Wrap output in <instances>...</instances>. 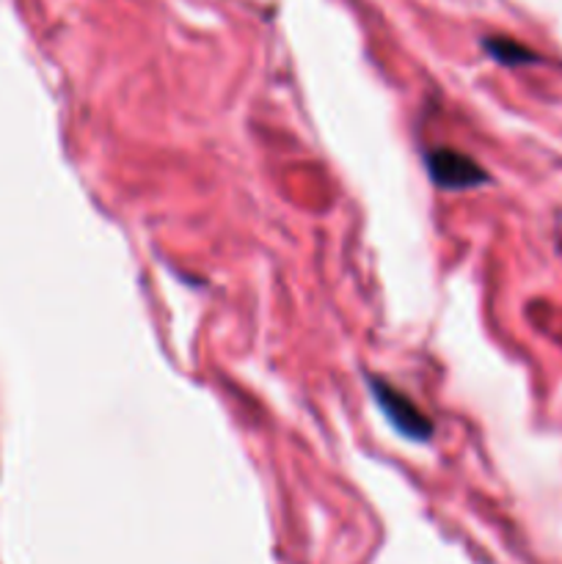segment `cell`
<instances>
[{"instance_id": "obj_1", "label": "cell", "mask_w": 562, "mask_h": 564, "mask_svg": "<svg viewBox=\"0 0 562 564\" xmlns=\"http://www.w3.org/2000/svg\"><path fill=\"white\" fill-rule=\"evenodd\" d=\"M369 389H372L375 402H378L380 411L386 413L391 424L400 430L406 438L411 441H428L433 435V422L422 413V408L413 400H408L397 386H391L389 380L378 378V375H369L367 378Z\"/></svg>"}, {"instance_id": "obj_2", "label": "cell", "mask_w": 562, "mask_h": 564, "mask_svg": "<svg viewBox=\"0 0 562 564\" xmlns=\"http://www.w3.org/2000/svg\"><path fill=\"white\" fill-rule=\"evenodd\" d=\"M424 163H428L430 180L444 187V191H466V187H477L488 182L483 165L468 158V154L457 152V149H430Z\"/></svg>"}, {"instance_id": "obj_3", "label": "cell", "mask_w": 562, "mask_h": 564, "mask_svg": "<svg viewBox=\"0 0 562 564\" xmlns=\"http://www.w3.org/2000/svg\"><path fill=\"white\" fill-rule=\"evenodd\" d=\"M485 50H488V53L494 55L496 61H501V64H510V66L527 64V61H534V55L529 53V50L523 47V44L512 42V39H507V36L485 39Z\"/></svg>"}]
</instances>
